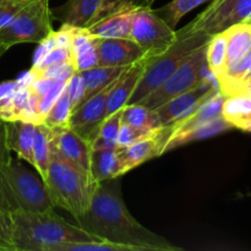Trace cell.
Wrapping results in <instances>:
<instances>
[{"instance_id": "32", "label": "cell", "mask_w": 251, "mask_h": 251, "mask_svg": "<svg viewBox=\"0 0 251 251\" xmlns=\"http://www.w3.org/2000/svg\"><path fill=\"white\" fill-rule=\"evenodd\" d=\"M73 61V54L71 48L69 47L54 46L49 49L38 61L32 64L31 69H42L51 65H60V64H71ZM73 65V64H71Z\"/></svg>"}, {"instance_id": "25", "label": "cell", "mask_w": 251, "mask_h": 251, "mask_svg": "<svg viewBox=\"0 0 251 251\" xmlns=\"http://www.w3.org/2000/svg\"><path fill=\"white\" fill-rule=\"evenodd\" d=\"M222 117L232 127L251 132V97H226L223 102Z\"/></svg>"}, {"instance_id": "18", "label": "cell", "mask_w": 251, "mask_h": 251, "mask_svg": "<svg viewBox=\"0 0 251 251\" xmlns=\"http://www.w3.org/2000/svg\"><path fill=\"white\" fill-rule=\"evenodd\" d=\"M136 6H125L110 12L86 28L100 38H130Z\"/></svg>"}, {"instance_id": "30", "label": "cell", "mask_w": 251, "mask_h": 251, "mask_svg": "<svg viewBox=\"0 0 251 251\" xmlns=\"http://www.w3.org/2000/svg\"><path fill=\"white\" fill-rule=\"evenodd\" d=\"M71 112H73V105L70 100V93H69L68 87H64L63 92L58 97V100L54 102L49 112L43 119V124L51 129L56 127H65L69 126V120H70Z\"/></svg>"}, {"instance_id": "24", "label": "cell", "mask_w": 251, "mask_h": 251, "mask_svg": "<svg viewBox=\"0 0 251 251\" xmlns=\"http://www.w3.org/2000/svg\"><path fill=\"white\" fill-rule=\"evenodd\" d=\"M127 68V66H125ZM125 68H115V66H95V68L87 69L85 71H81L80 75L82 78V97L77 105L82 104L88 98L97 95L100 91L109 86L114 82L120 74L125 70ZM76 105V107H77Z\"/></svg>"}, {"instance_id": "39", "label": "cell", "mask_w": 251, "mask_h": 251, "mask_svg": "<svg viewBox=\"0 0 251 251\" xmlns=\"http://www.w3.org/2000/svg\"><path fill=\"white\" fill-rule=\"evenodd\" d=\"M234 96H247V97H251V74L240 83V86L238 87Z\"/></svg>"}, {"instance_id": "36", "label": "cell", "mask_w": 251, "mask_h": 251, "mask_svg": "<svg viewBox=\"0 0 251 251\" xmlns=\"http://www.w3.org/2000/svg\"><path fill=\"white\" fill-rule=\"evenodd\" d=\"M0 251H15L10 213L0 208Z\"/></svg>"}, {"instance_id": "9", "label": "cell", "mask_w": 251, "mask_h": 251, "mask_svg": "<svg viewBox=\"0 0 251 251\" xmlns=\"http://www.w3.org/2000/svg\"><path fill=\"white\" fill-rule=\"evenodd\" d=\"M130 38L151 58L161 54L173 43L176 29L172 28L152 6L137 7L132 20Z\"/></svg>"}, {"instance_id": "37", "label": "cell", "mask_w": 251, "mask_h": 251, "mask_svg": "<svg viewBox=\"0 0 251 251\" xmlns=\"http://www.w3.org/2000/svg\"><path fill=\"white\" fill-rule=\"evenodd\" d=\"M29 0H2L0 4V28L9 24Z\"/></svg>"}, {"instance_id": "38", "label": "cell", "mask_w": 251, "mask_h": 251, "mask_svg": "<svg viewBox=\"0 0 251 251\" xmlns=\"http://www.w3.org/2000/svg\"><path fill=\"white\" fill-rule=\"evenodd\" d=\"M11 158V151L6 144V122L0 118V168Z\"/></svg>"}, {"instance_id": "17", "label": "cell", "mask_w": 251, "mask_h": 251, "mask_svg": "<svg viewBox=\"0 0 251 251\" xmlns=\"http://www.w3.org/2000/svg\"><path fill=\"white\" fill-rule=\"evenodd\" d=\"M147 58L132 64L125 68L115 81L114 86L109 91L107 97V109H105V118L118 112L123 107L129 103L130 98L134 95L137 85H139L141 76L145 71Z\"/></svg>"}, {"instance_id": "16", "label": "cell", "mask_w": 251, "mask_h": 251, "mask_svg": "<svg viewBox=\"0 0 251 251\" xmlns=\"http://www.w3.org/2000/svg\"><path fill=\"white\" fill-rule=\"evenodd\" d=\"M53 132L51 145L54 151L91 174L92 145L69 126L56 127Z\"/></svg>"}, {"instance_id": "29", "label": "cell", "mask_w": 251, "mask_h": 251, "mask_svg": "<svg viewBox=\"0 0 251 251\" xmlns=\"http://www.w3.org/2000/svg\"><path fill=\"white\" fill-rule=\"evenodd\" d=\"M122 123V109L107 117L100 125L92 142V150L100 149H120L118 144L119 129Z\"/></svg>"}, {"instance_id": "22", "label": "cell", "mask_w": 251, "mask_h": 251, "mask_svg": "<svg viewBox=\"0 0 251 251\" xmlns=\"http://www.w3.org/2000/svg\"><path fill=\"white\" fill-rule=\"evenodd\" d=\"M225 32L227 36V71L238 65L251 51V24L248 21L238 22L226 28Z\"/></svg>"}, {"instance_id": "35", "label": "cell", "mask_w": 251, "mask_h": 251, "mask_svg": "<svg viewBox=\"0 0 251 251\" xmlns=\"http://www.w3.org/2000/svg\"><path fill=\"white\" fill-rule=\"evenodd\" d=\"M156 130H153V131H146V130L135 129V127L130 126V125L120 123L118 144H119L120 149H123V147H126L129 146V145H132L135 144V142L140 141V140L145 139V137L150 136V135L153 134Z\"/></svg>"}, {"instance_id": "10", "label": "cell", "mask_w": 251, "mask_h": 251, "mask_svg": "<svg viewBox=\"0 0 251 251\" xmlns=\"http://www.w3.org/2000/svg\"><path fill=\"white\" fill-rule=\"evenodd\" d=\"M29 81L31 76L28 81H16L0 86V118L2 120L42 123L39 100L32 91Z\"/></svg>"}, {"instance_id": "34", "label": "cell", "mask_w": 251, "mask_h": 251, "mask_svg": "<svg viewBox=\"0 0 251 251\" xmlns=\"http://www.w3.org/2000/svg\"><path fill=\"white\" fill-rule=\"evenodd\" d=\"M153 2H154V0H103L100 10H98L97 14L95 15V17H93L90 25H92L93 22L98 21V20L103 19V17L107 16L108 14H110V12L120 9V7L152 6V4H153ZM90 25H88V26H90Z\"/></svg>"}, {"instance_id": "4", "label": "cell", "mask_w": 251, "mask_h": 251, "mask_svg": "<svg viewBox=\"0 0 251 251\" xmlns=\"http://www.w3.org/2000/svg\"><path fill=\"white\" fill-rule=\"evenodd\" d=\"M0 208L11 213L47 212L55 207L38 172L17 157L0 168Z\"/></svg>"}, {"instance_id": "27", "label": "cell", "mask_w": 251, "mask_h": 251, "mask_svg": "<svg viewBox=\"0 0 251 251\" xmlns=\"http://www.w3.org/2000/svg\"><path fill=\"white\" fill-rule=\"evenodd\" d=\"M122 123L146 131H153L162 126L156 110L149 109L140 103L126 104L122 108Z\"/></svg>"}, {"instance_id": "14", "label": "cell", "mask_w": 251, "mask_h": 251, "mask_svg": "<svg viewBox=\"0 0 251 251\" xmlns=\"http://www.w3.org/2000/svg\"><path fill=\"white\" fill-rule=\"evenodd\" d=\"M169 136H171V126L166 125L158 127L150 136L119 149L123 173H129L130 171L137 168L141 164L164 154V149Z\"/></svg>"}, {"instance_id": "1", "label": "cell", "mask_w": 251, "mask_h": 251, "mask_svg": "<svg viewBox=\"0 0 251 251\" xmlns=\"http://www.w3.org/2000/svg\"><path fill=\"white\" fill-rule=\"evenodd\" d=\"M87 232L134 251H181L168 239L147 229L130 213L119 178L98 183L87 212L77 220Z\"/></svg>"}, {"instance_id": "31", "label": "cell", "mask_w": 251, "mask_h": 251, "mask_svg": "<svg viewBox=\"0 0 251 251\" xmlns=\"http://www.w3.org/2000/svg\"><path fill=\"white\" fill-rule=\"evenodd\" d=\"M210 1V0H171L168 4L164 6L156 9L154 11L172 27L176 29V25L180 22V20L193 11L196 7L201 6L205 2Z\"/></svg>"}, {"instance_id": "23", "label": "cell", "mask_w": 251, "mask_h": 251, "mask_svg": "<svg viewBox=\"0 0 251 251\" xmlns=\"http://www.w3.org/2000/svg\"><path fill=\"white\" fill-rule=\"evenodd\" d=\"M91 176L97 184L124 176L119 149L92 150Z\"/></svg>"}, {"instance_id": "3", "label": "cell", "mask_w": 251, "mask_h": 251, "mask_svg": "<svg viewBox=\"0 0 251 251\" xmlns=\"http://www.w3.org/2000/svg\"><path fill=\"white\" fill-rule=\"evenodd\" d=\"M43 180L54 207L63 208L76 221L87 212L97 183L90 173L61 157L54 149Z\"/></svg>"}, {"instance_id": "11", "label": "cell", "mask_w": 251, "mask_h": 251, "mask_svg": "<svg viewBox=\"0 0 251 251\" xmlns=\"http://www.w3.org/2000/svg\"><path fill=\"white\" fill-rule=\"evenodd\" d=\"M251 19V0H211L210 5L190 22L208 36Z\"/></svg>"}, {"instance_id": "2", "label": "cell", "mask_w": 251, "mask_h": 251, "mask_svg": "<svg viewBox=\"0 0 251 251\" xmlns=\"http://www.w3.org/2000/svg\"><path fill=\"white\" fill-rule=\"evenodd\" d=\"M15 251H56L71 243L104 240L78 225H71L53 211L10 213Z\"/></svg>"}, {"instance_id": "40", "label": "cell", "mask_w": 251, "mask_h": 251, "mask_svg": "<svg viewBox=\"0 0 251 251\" xmlns=\"http://www.w3.org/2000/svg\"><path fill=\"white\" fill-rule=\"evenodd\" d=\"M4 53H5V50H4V49L1 48V47H0V56H1L2 54H4Z\"/></svg>"}, {"instance_id": "41", "label": "cell", "mask_w": 251, "mask_h": 251, "mask_svg": "<svg viewBox=\"0 0 251 251\" xmlns=\"http://www.w3.org/2000/svg\"><path fill=\"white\" fill-rule=\"evenodd\" d=\"M248 22H249V24H251V19H250V20H248Z\"/></svg>"}, {"instance_id": "8", "label": "cell", "mask_w": 251, "mask_h": 251, "mask_svg": "<svg viewBox=\"0 0 251 251\" xmlns=\"http://www.w3.org/2000/svg\"><path fill=\"white\" fill-rule=\"evenodd\" d=\"M206 47L207 43L194 50L190 56L174 71L173 75L169 76L156 91L140 100V104L145 105L149 109H157L167 100L186 92L203 78L210 76L211 73L206 61Z\"/></svg>"}, {"instance_id": "20", "label": "cell", "mask_w": 251, "mask_h": 251, "mask_svg": "<svg viewBox=\"0 0 251 251\" xmlns=\"http://www.w3.org/2000/svg\"><path fill=\"white\" fill-rule=\"evenodd\" d=\"M98 37L93 36L86 27H75L71 54L73 68L76 73L98 66Z\"/></svg>"}, {"instance_id": "42", "label": "cell", "mask_w": 251, "mask_h": 251, "mask_svg": "<svg viewBox=\"0 0 251 251\" xmlns=\"http://www.w3.org/2000/svg\"><path fill=\"white\" fill-rule=\"evenodd\" d=\"M1 2H2V0H0V4H1Z\"/></svg>"}, {"instance_id": "26", "label": "cell", "mask_w": 251, "mask_h": 251, "mask_svg": "<svg viewBox=\"0 0 251 251\" xmlns=\"http://www.w3.org/2000/svg\"><path fill=\"white\" fill-rule=\"evenodd\" d=\"M53 129L47 126L43 123L36 125L33 139V168L42 176L46 178L48 171L49 162H50L51 151H53Z\"/></svg>"}, {"instance_id": "28", "label": "cell", "mask_w": 251, "mask_h": 251, "mask_svg": "<svg viewBox=\"0 0 251 251\" xmlns=\"http://www.w3.org/2000/svg\"><path fill=\"white\" fill-rule=\"evenodd\" d=\"M206 61L210 73L217 78L226 71L227 64V36L226 32L212 34L206 47Z\"/></svg>"}, {"instance_id": "12", "label": "cell", "mask_w": 251, "mask_h": 251, "mask_svg": "<svg viewBox=\"0 0 251 251\" xmlns=\"http://www.w3.org/2000/svg\"><path fill=\"white\" fill-rule=\"evenodd\" d=\"M117 81V80H115ZM115 81L103 88L102 91L88 98L82 104L77 105L71 112L69 127L87 140L92 145L93 140L97 136L100 125L105 119V109H107V97L109 91L114 86Z\"/></svg>"}, {"instance_id": "7", "label": "cell", "mask_w": 251, "mask_h": 251, "mask_svg": "<svg viewBox=\"0 0 251 251\" xmlns=\"http://www.w3.org/2000/svg\"><path fill=\"white\" fill-rule=\"evenodd\" d=\"M49 0H29L16 16L0 28V47L5 51L21 43H41L54 32Z\"/></svg>"}, {"instance_id": "19", "label": "cell", "mask_w": 251, "mask_h": 251, "mask_svg": "<svg viewBox=\"0 0 251 251\" xmlns=\"http://www.w3.org/2000/svg\"><path fill=\"white\" fill-rule=\"evenodd\" d=\"M36 123L28 120L6 122V144L20 159L33 167V139Z\"/></svg>"}, {"instance_id": "6", "label": "cell", "mask_w": 251, "mask_h": 251, "mask_svg": "<svg viewBox=\"0 0 251 251\" xmlns=\"http://www.w3.org/2000/svg\"><path fill=\"white\" fill-rule=\"evenodd\" d=\"M225 100L226 96L217 88L203 98L189 114L169 125L171 136L167 141L164 153L232 129L222 117Z\"/></svg>"}, {"instance_id": "13", "label": "cell", "mask_w": 251, "mask_h": 251, "mask_svg": "<svg viewBox=\"0 0 251 251\" xmlns=\"http://www.w3.org/2000/svg\"><path fill=\"white\" fill-rule=\"evenodd\" d=\"M217 88V81H216L215 76L211 74L210 76L203 78L202 81H200L198 85L194 86L189 91L180 93V95L167 100L161 107L154 109L157 115H158V119L161 122L162 126L172 125L173 123L178 122L179 119L185 117L203 98L207 97L210 93H212Z\"/></svg>"}, {"instance_id": "15", "label": "cell", "mask_w": 251, "mask_h": 251, "mask_svg": "<svg viewBox=\"0 0 251 251\" xmlns=\"http://www.w3.org/2000/svg\"><path fill=\"white\" fill-rule=\"evenodd\" d=\"M98 65L125 68L145 58L144 49L131 38H100L97 42Z\"/></svg>"}, {"instance_id": "5", "label": "cell", "mask_w": 251, "mask_h": 251, "mask_svg": "<svg viewBox=\"0 0 251 251\" xmlns=\"http://www.w3.org/2000/svg\"><path fill=\"white\" fill-rule=\"evenodd\" d=\"M211 36L195 29L189 22L186 26L176 31V39L161 54L147 58L145 71L139 85L127 104H135L156 91L162 83L173 75L174 71L190 56L194 50L207 43Z\"/></svg>"}, {"instance_id": "33", "label": "cell", "mask_w": 251, "mask_h": 251, "mask_svg": "<svg viewBox=\"0 0 251 251\" xmlns=\"http://www.w3.org/2000/svg\"><path fill=\"white\" fill-rule=\"evenodd\" d=\"M29 73L34 78L68 81L76 71L74 70L71 64H60V65H51L42 69H31Z\"/></svg>"}, {"instance_id": "21", "label": "cell", "mask_w": 251, "mask_h": 251, "mask_svg": "<svg viewBox=\"0 0 251 251\" xmlns=\"http://www.w3.org/2000/svg\"><path fill=\"white\" fill-rule=\"evenodd\" d=\"M102 2L103 0H68L51 10V17L74 27H87Z\"/></svg>"}]
</instances>
